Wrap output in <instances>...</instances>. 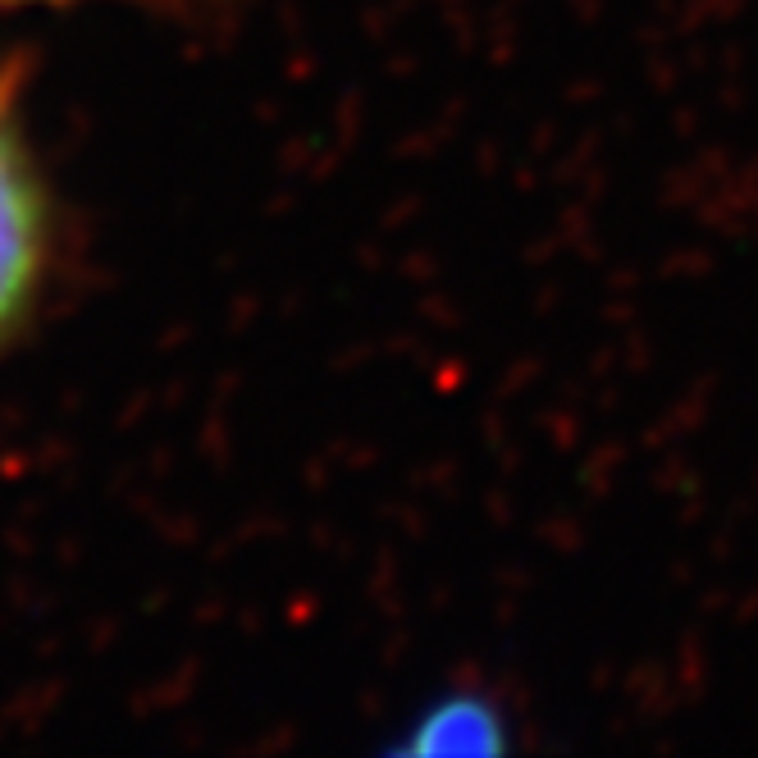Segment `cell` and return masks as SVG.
I'll return each mask as SVG.
<instances>
[{"label":"cell","mask_w":758,"mask_h":758,"mask_svg":"<svg viewBox=\"0 0 758 758\" xmlns=\"http://www.w3.org/2000/svg\"><path fill=\"white\" fill-rule=\"evenodd\" d=\"M37 260H42V206L23 151L0 115V329L28 301Z\"/></svg>","instance_id":"cell-1"},{"label":"cell","mask_w":758,"mask_h":758,"mask_svg":"<svg viewBox=\"0 0 758 758\" xmlns=\"http://www.w3.org/2000/svg\"><path fill=\"white\" fill-rule=\"evenodd\" d=\"M494 745H499L494 717L475 704L443 708L439 717H430L421 736V749H494Z\"/></svg>","instance_id":"cell-2"},{"label":"cell","mask_w":758,"mask_h":758,"mask_svg":"<svg viewBox=\"0 0 758 758\" xmlns=\"http://www.w3.org/2000/svg\"><path fill=\"white\" fill-rule=\"evenodd\" d=\"M0 6H6V0H0Z\"/></svg>","instance_id":"cell-3"}]
</instances>
